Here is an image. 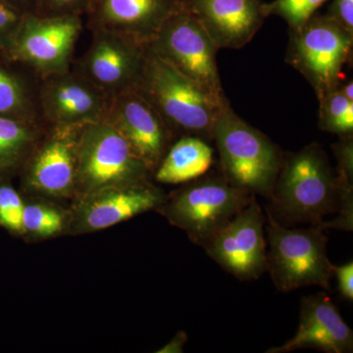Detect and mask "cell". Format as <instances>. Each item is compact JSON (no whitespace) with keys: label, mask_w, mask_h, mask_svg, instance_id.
Here are the masks:
<instances>
[{"label":"cell","mask_w":353,"mask_h":353,"mask_svg":"<svg viewBox=\"0 0 353 353\" xmlns=\"http://www.w3.org/2000/svg\"><path fill=\"white\" fill-rule=\"evenodd\" d=\"M326 0H274L264 3L267 17L270 15L283 18L290 26V29H297L313 15Z\"/></svg>","instance_id":"obj_25"},{"label":"cell","mask_w":353,"mask_h":353,"mask_svg":"<svg viewBox=\"0 0 353 353\" xmlns=\"http://www.w3.org/2000/svg\"><path fill=\"white\" fill-rule=\"evenodd\" d=\"M339 90L345 95V97H347V99H350V101H353V83L352 81H348L347 83H340V85H338Z\"/></svg>","instance_id":"obj_33"},{"label":"cell","mask_w":353,"mask_h":353,"mask_svg":"<svg viewBox=\"0 0 353 353\" xmlns=\"http://www.w3.org/2000/svg\"><path fill=\"white\" fill-rule=\"evenodd\" d=\"M333 274L338 282V289L341 296L347 301H353V262L350 261L341 266H334Z\"/></svg>","instance_id":"obj_30"},{"label":"cell","mask_w":353,"mask_h":353,"mask_svg":"<svg viewBox=\"0 0 353 353\" xmlns=\"http://www.w3.org/2000/svg\"><path fill=\"white\" fill-rule=\"evenodd\" d=\"M179 3V0H92L85 14L92 30L117 32L148 44Z\"/></svg>","instance_id":"obj_18"},{"label":"cell","mask_w":353,"mask_h":353,"mask_svg":"<svg viewBox=\"0 0 353 353\" xmlns=\"http://www.w3.org/2000/svg\"><path fill=\"white\" fill-rule=\"evenodd\" d=\"M213 163V148L208 141L183 136L173 143L154 171L158 183L179 185L205 175Z\"/></svg>","instance_id":"obj_19"},{"label":"cell","mask_w":353,"mask_h":353,"mask_svg":"<svg viewBox=\"0 0 353 353\" xmlns=\"http://www.w3.org/2000/svg\"><path fill=\"white\" fill-rule=\"evenodd\" d=\"M25 201L23 234L32 241L48 240L69 232L70 209L46 197L31 196Z\"/></svg>","instance_id":"obj_21"},{"label":"cell","mask_w":353,"mask_h":353,"mask_svg":"<svg viewBox=\"0 0 353 353\" xmlns=\"http://www.w3.org/2000/svg\"><path fill=\"white\" fill-rule=\"evenodd\" d=\"M208 32L216 50H239L267 18L261 0H180Z\"/></svg>","instance_id":"obj_16"},{"label":"cell","mask_w":353,"mask_h":353,"mask_svg":"<svg viewBox=\"0 0 353 353\" xmlns=\"http://www.w3.org/2000/svg\"><path fill=\"white\" fill-rule=\"evenodd\" d=\"M0 115L41 122L39 108L19 79L0 67Z\"/></svg>","instance_id":"obj_22"},{"label":"cell","mask_w":353,"mask_h":353,"mask_svg":"<svg viewBox=\"0 0 353 353\" xmlns=\"http://www.w3.org/2000/svg\"><path fill=\"white\" fill-rule=\"evenodd\" d=\"M83 30L82 16H41L26 13L10 43L11 57L41 77L70 69Z\"/></svg>","instance_id":"obj_9"},{"label":"cell","mask_w":353,"mask_h":353,"mask_svg":"<svg viewBox=\"0 0 353 353\" xmlns=\"http://www.w3.org/2000/svg\"><path fill=\"white\" fill-rule=\"evenodd\" d=\"M267 210L290 223L318 226L338 213L340 189L326 153L317 143L294 153H283L282 163Z\"/></svg>","instance_id":"obj_1"},{"label":"cell","mask_w":353,"mask_h":353,"mask_svg":"<svg viewBox=\"0 0 353 353\" xmlns=\"http://www.w3.org/2000/svg\"><path fill=\"white\" fill-rule=\"evenodd\" d=\"M6 1L24 13H34L36 11V0H6Z\"/></svg>","instance_id":"obj_32"},{"label":"cell","mask_w":353,"mask_h":353,"mask_svg":"<svg viewBox=\"0 0 353 353\" xmlns=\"http://www.w3.org/2000/svg\"><path fill=\"white\" fill-rule=\"evenodd\" d=\"M327 16L353 34V0H334Z\"/></svg>","instance_id":"obj_29"},{"label":"cell","mask_w":353,"mask_h":353,"mask_svg":"<svg viewBox=\"0 0 353 353\" xmlns=\"http://www.w3.org/2000/svg\"><path fill=\"white\" fill-rule=\"evenodd\" d=\"M254 196L232 185L222 174L203 175L167 196L157 211L203 248Z\"/></svg>","instance_id":"obj_4"},{"label":"cell","mask_w":353,"mask_h":353,"mask_svg":"<svg viewBox=\"0 0 353 353\" xmlns=\"http://www.w3.org/2000/svg\"><path fill=\"white\" fill-rule=\"evenodd\" d=\"M319 101V127L325 132L350 136L353 132V101L338 88L317 97Z\"/></svg>","instance_id":"obj_23"},{"label":"cell","mask_w":353,"mask_h":353,"mask_svg":"<svg viewBox=\"0 0 353 353\" xmlns=\"http://www.w3.org/2000/svg\"><path fill=\"white\" fill-rule=\"evenodd\" d=\"M92 0H36L34 13L41 16H82L88 12Z\"/></svg>","instance_id":"obj_27"},{"label":"cell","mask_w":353,"mask_h":353,"mask_svg":"<svg viewBox=\"0 0 353 353\" xmlns=\"http://www.w3.org/2000/svg\"><path fill=\"white\" fill-rule=\"evenodd\" d=\"M267 271L279 290H292L318 285L331 290L334 265L327 255L325 230L318 226L289 229L267 210Z\"/></svg>","instance_id":"obj_5"},{"label":"cell","mask_w":353,"mask_h":353,"mask_svg":"<svg viewBox=\"0 0 353 353\" xmlns=\"http://www.w3.org/2000/svg\"><path fill=\"white\" fill-rule=\"evenodd\" d=\"M314 348L328 353H348L353 350L352 330L343 321L338 308L325 292L303 297L296 336L267 353H287Z\"/></svg>","instance_id":"obj_17"},{"label":"cell","mask_w":353,"mask_h":353,"mask_svg":"<svg viewBox=\"0 0 353 353\" xmlns=\"http://www.w3.org/2000/svg\"><path fill=\"white\" fill-rule=\"evenodd\" d=\"M44 129L41 122L0 115V173L22 169Z\"/></svg>","instance_id":"obj_20"},{"label":"cell","mask_w":353,"mask_h":353,"mask_svg":"<svg viewBox=\"0 0 353 353\" xmlns=\"http://www.w3.org/2000/svg\"><path fill=\"white\" fill-rule=\"evenodd\" d=\"M353 34L327 15H313L290 29L287 61L314 88L317 97L341 83V70L352 57Z\"/></svg>","instance_id":"obj_8"},{"label":"cell","mask_w":353,"mask_h":353,"mask_svg":"<svg viewBox=\"0 0 353 353\" xmlns=\"http://www.w3.org/2000/svg\"><path fill=\"white\" fill-rule=\"evenodd\" d=\"M134 88L157 109L174 134L213 141V128L221 108L219 102L196 83L183 76L146 46L145 65Z\"/></svg>","instance_id":"obj_2"},{"label":"cell","mask_w":353,"mask_h":353,"mask_svg":"<svg viewBox=\"0 0 353 353\" xmlns=\"http://www.w3.org/2000/svg\"><path fill=\"white\" fill-rule=\"evenodd\" d=\"M92 32L90 48L73 70L108 97L134 88L145 65L148 44L106 30Z\"/></svg>","instance_id":"obj_14"},{"label":"cell","mask_w":353,"mask_h":353,"mask_svg":"<svg viewBox=\"0 0 353 353\" xmlns=\"http://www.w3.org/2000/svg\"><path fill=\"white\" fill-rule=\"evenodd\" d=\"M148 46L216 101H227L216 60L217 50L201 23L181 1Z\"/></svg>","instance_id":"obj_7"},{"label":"cell","mask_w":353,"mask_h":353,"mask_svg":"<svg viewBox=\"0 0 353 353\" xmlns=\"http://www.w3.org/2000/svg\"><path fill=\"white\" fill-rule=\"evenodd\" d=\"M188 341V336L185 332H179L176 336L166 345L160 348L158 353H182L183 347Z\"/></svg>","instance_id":"obj_31"},{"label":"cell","mask_w":353,"mask_h":353,"mask_svg":"<svg viewBox=\"0 0 353 353\" xmlns=\"http://www.w3.org/2000/svg\"><path fill=\"white\" fill-rule=\"evenodd\" d=\"M102 121L119 132L152 175L176 137L136 88L110 97Z\"/></svg>","instance_id":"obj_11"},{"label":"cell","mask_w":353,"mask_h":353,"mask_svg":"<svg viewBox=\"0 0 353 353\" xmlns=\"http://www.w3.org/2000/svg\"><path fill=\"white\" fill-rule=\"evenodd\" d=\"M338 160L336 180L340 189V209L353 210V139L352 134L341 137L340 141L333 145Z\"/></svg>","instance_id":"obj_24"},{"label":"cell","mask_w":353,"mask_h":353,"mask_svg":"<svg viewBox=\"0 0 353 353\" xmlns=\"http://www.w3.org/2000/svg\"><path fill=\"white\" fill-rule=\"evenodd\" d=\"M222 176L234 187L270 199L283 153L264 134L236 115L230 102L213 128Z\"/></svg>","instance_id":"obj_3"},{"label":"cell","mask_w":353,"mask_h":353,"mask_svg":"<svg viewBox=\"0 0 353 353\" xmlns=\"http://www.w3.org/2000/svg\"><path fill=\"white\" fill-rule=\"evenodd\" d=\"M25 14L6 0H0V39L6 44V48Z\"/></svg>","instance_id":"obj_28"},{"label":"cell","mask_w":353,"mask_h":353,"mask_svg":"<svg viewBox=\"0 0 353 353\" xmlns=\"http://www.w3.org/2000/svg\"><path fill=\"white\" fill-rule=\"evenodd\" d=\"M152 175L108 123L99 121L80 126L75 199L104 188L150 183Z\"/></svg>","instance_id":"obj_6"},{"label":"cell","mask_w":353,"mask_h":353,"mask_svg":"<svg viewBox=\"0 0 353 353\" xmlns=\"http://www.w3.org/2000/svg\"><path fill=\"white\" fill-rule=\"evenodd\" d=\"M25 201L10 185L0 183V226L23 234Z\"/></svg>","instance_id":"obj_26"},{"label":"cell","mask_w":353,"mask_h":353,"mask_svg":"<svg viewBox=\"0 0 353 353\" xmlns=\"http://www.w3.org/2000/svg\"><path fill=\"white\" fill-rule=\"evenodd\" d=\"M80 126L46 125L23 165V185L30 196L75 199Z\"/></svg>","instance_id":"obj_10"},{"label":"cell","mask_w":353,"mask_h":353,"mask_svg":"<svg viewBox=\"0 0 353 353\" xmlns=\"http://www.w3.org/2000/svg\"><path fill=\"white\" fill-rule=\"evenodd\" d=\"M109 99L75 70L41 77L38 108L46 125L82 126L102 121Z\"/></svg>","instance_id":"obj_15"},{"label":"cell","mask_w":353,"mask_h":353,"mask_svg":"<svg viewBox=\"0 0 353 353\" xmlns=\"http://www.w3.org/2000/svg\"><path fill=\"white\" fill-rule=\"evenodd\" d=\"M166 197L163 190L152 182L95 190L74 199L68 233L88 234L108 229L141 213L157 210Z\"/></svg>","instance_id":"obj_12"},{"label":"cell","mask_w":353,"mask_h":353,"mask_svg":"<svg viewBox=\"0 0 353 353\" xmlns=\"http://www.w3.org/2000/svg\"><path fill=\"white\" fill-rule=\"evenodd\" d=\"M265 224L266 217L254 196L203 248L239 280H256L267 271Z\"/></svg>","instance_id":"obj_13"}]
</instances>
